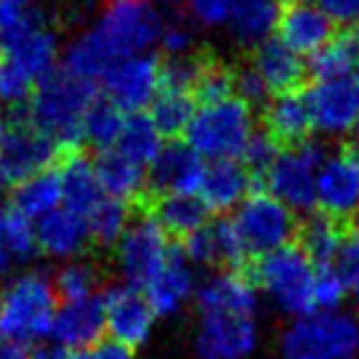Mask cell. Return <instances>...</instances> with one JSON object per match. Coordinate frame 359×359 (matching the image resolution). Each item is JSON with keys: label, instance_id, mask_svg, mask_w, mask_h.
I'll return each instance as SVG.
<instances>
[{"label": "cell", "instance_id": "6da1fadb", "mask_svg": "<svg viewBox=\"0 0 359 359\" xmlns=\"http://www.w3.org/2000/svg\"><path fill=\"white\" fill-rule=\"evenodd\" d=\"M165 15L155 0H104L89 25L67 45L65 69L96 81L116 60L150 52L160 40Z\"/></svg>", "mask_w": 359, "mask_h": 359}, {"label": "cell", "instance_id": "7a4b0ae2", "mask_svg": "<svg viewBox=\"0 0 359 359\" xmlns=\"http://www.w3.org/2000/svg\"><path fill=\"white\" fill-rule=\"evenodd\" d=\"M60 293L40 269H20L0 283V339L30 347L50 337Z\"/></svg>", "mask_w": 359, "mask_h": 359}, {"label": "cell", "instance_id": "3957f363", "mask_svg": "<svg viewBox=\"0 0 359 359\" xmlns=\"http://www.w3.org/2000/svg\"><path fill=\"white\" fill-rule=\"evenodd\" d=\"M94 99V81L81 79L62 67L37 81L27 99V118L57 145H74L81 140V121Z\"/></svg>", "mask_w": 359, "mask_h": 359}, {"label": "cell", "instance_id": "277c9868", "mask_svg": "<svg viewBox=\"0 0 359 359\" xmlns=\"http://www.w3.org/2000/svg\"><path fill=\"white\" fill-rule=\"evenodd\" d=\"M256 133L254 111L239 96L202 101L187 128V145L202 160H236Z\"/></svg>", "mask_w": 359, "mask_h": 359}, {"label": "cell", "instance_id": "5b68a950", "mask_svg": "<svg viewBox=\"0 0 359 359\" xmlns=\"http://www.w3.org/2000/svg\"><path fill=\"white\" fill-rule=\"evenodd\" d=\"M283 359H354L359 352V323L337 310H313L293 318L280 332Z\"/></svg>", "mask_w": 359, "mask_h": 359}, {"label": "cell", "instance_id": "8992f818", "mask_svg": "<svg viewBox=\"0 0 359 359\" xmlns=\"http://www.w3.org/2000/svg\"><path fill=\"white\" fill-rule=\"evenodd\" d=\"M315 278L318 269L298 244H285L259 256L254 271L256 290L285 315H305L315 310Z\"/></svg>", "mask_w": 359, "mask_h": 359}, {"label": "cell", "instance_id": "52a82bcc", "mask_svg": "<svg viewBox=\"0 0 359 359\" xmlns=\"http://www.w3.org/2000/svg\"><path fill=\"white\" fill-rule=\"evenodd\" d=\"M60 145L30 118L0 109V197L11 195L22 180L50 168Z\"/></svg>", "mask_w": 359, "mask_h": 359}, {"label": "cell", "instance_id": "ba28073f", "mask_svg": "<svg viewBox=\"0 0 359 359\" xmlns=\"http://www.w3.org/2000/svg\"><path fill=\"white\" fill-rule=\"evenodd\" d=\"M192 352L197 359H249L261 342L259 313L231 308L197 310Z\"/></svg>", "mask_w": 359, "mask_h": 359}, {"label": "cell", "instance_id": "9c48e42d", "mask_svg": "<svg viewBox=\"0 0 359 359\" xmlns=\"http://www.w3.org/2000/svg\"><path fill=\"white\" fill-rule=\"evenodd\" d=\"M229 222L246 256H264L269 251H276L290 244L293 236L298 234L295 212L269 192L249 195L234 210V217Z\"/></svg>", "mask_w": 359, "mask_h": 359}, {"label": "cell", "instance_id": "30bf717a", "mask_svg": "<svg viewBox=\"0 0 359 359\" xmlns=\"http://www.w3.org/2000/svg\"><path fill=\"white\" fill-rule=\"evenodd\" d=\"M325 158L323 145L300 143L278 150L264 172L266 190L293 212H310L318 205V168Z\"/></svg>", "mask_w": 359, "mask_h": 359}, {"label": "cell", "instance_id": "8fae6325", "mask_svg": "<svg viewBox=\"0 0 359 359\" xmlns=\"http://www.w3.org/2000/svg\"><path fill=\"white\" fill-rule=\"evenodd\" d=\"M106 99L123 114H140L163 86V67L150 52L116 60L101 76Z\"/></svg>", "mask_w": 359, "mask_h": 359}, {"label": "cell", "instance_id": "7c38bea8", "mask_svg": "<svg viewBox=\"0 0 359 359\" xmlns=\"http://www.w3.org/2000/svg\"><path fill=\"white\" fill-rule=\"evenodd\" d=\"M318 205L323 215L339 224L359 219V155L339 148L323 158L318 168Z\"/></svg>", "mask_w": 359, "mask_h": 359}, {"label": "cell", "instance_id": "4fadbf2b", "mask_svg": "<svg viewBox=\"0 0 359 359\" xmlns=\"http://www.w3.org/2000/svg\"><path fill=\"white\" fill-rule=\"evenodd\" d=\"M60 37L45 22V18L18 30L15 35L0 40V60L20 76L37 84L60 65Z\"/></svg>", "mask_w": 359, "mask_h": 359}, {"label": "cell", "instance_id": "5bb4252c", "mask_svg": "<svg viewBox=\"0 0 359 359\" xmlns=\"http://www.w3.org/2000/svg\"><path fill=\"white\" fill-rule=\"evenodd\" d=\"M114 246V261L128 283H145L158 271V266L172 254L168 244V231L158 224V219H148V217L128 222L126 231Z\"/></svg>", "mask_w": 359, "mask_h": 359}, {"label": "cell", "instance_id": "9a60e30c", "mask_svg": "<svg viewBox=\"0 0 359 359\" xmlns=\"http://www.w3.org/2000/svg\"><path fill=\"white\" fill-rule=\"evenodd\" d=\"M313 128L339 135L359 123V72L332 79H315L308 94Z\"/></svg>", "mask_w": 359, "mask_h": 359}, {"label": "cell", "instance_id": "2e32d148", "mask_svg": "<svg viewBox=\"0 0 359 359\" xmlns=\"http://www.w3.org/2000/svg\"><path fill=\"white\" fill-rule=\"evenodd\" d=\"M104 320L111 339L138 349L150 342L158 315L150 308L143 290H138L133 283H126L116 285L104 295Z\"/></svg>", "mask_w": 359, "mask_h": 359}, {"label": "cell", "instance_id": "e0dca14e", "mask_svg": "<svg viewBox=\"0 0 359 359\" xmlns=\"http://www.w3.org/2000/svg\"><path fill=\"white\" fill-rule=\"evenodd\" d=\"M197 273L185 254H170L143 283V295L158 318H175L195 300Z\"/></svg>", "mask_w": 359, "mask_h": 359}, {"label": "cell", "instance_id": "ac0fdd59", "mask_svg": "<svg viewBox=\"0 0 359 359\" xmlns=\"http://www.w3.org/2000/svg\"><path fill=\"white\" fill-rule=\"evenodd\" d=\"M104 332V298L89 295V298L62 300V305L57 308L50 337L55 339V344L60 349L84 352L91 344L99 342Z\"/></svg>", "mask_w": 359, "mask_h": 359}, {"label": "cell", "instance_id": "d6986e66", "mask_svg": "<svg viewBox=\"0 0 359 359\" xmlns=\"http://www.w3.org/2000/svg\"><path fill=\"white\" fill-rule=\"evenodd\" d=\"M278 35L280 42L303 57L315 55L337 35V30L323 8L313 6L310 0H290L288 6L280 8Z\"/></svg>", "mask_w": 359, "mask_h": 359}, {"label": "cell", "instance_id": "ffe728a7", "mask_svg": "<svg viewBox=\"0 0 359 359\" xmlns=\"http://www.w3.org/2000/svg\"><path fill=\"white\" fill-rule=\"evenodd\" d=\"M205 172V160L187 143L163 145L148 165V182L163 195H197Z\"/></svg>", "mask_w": 359, "mask_h": 359}, {"label": "cell", "instance_id": "44dd1931", "mask_svg": "<svg viewBox=\"0 0 359 359\" xmlns=\"http://www.w3.org/2000/svg\"><path fill=\"white\" fill-rule=\"evenodd\" d=\"M35 239L37 251H42L52 261H62V264L79 259L86 251V244L91 241L84 215L65 205L37 219Z\"/></svg>", "mask_w": 359, "mask_h": 359}, {"label": "cell", "instance_id": "7402d4cb", "mask_svg": "<svg viewBox=\"0 0 359 359\" xmlns=\"http://www.w3.org/2000/svg\"><path fill=\"white\" fill-rule=\"evenodd\" d=\"M251 172L239 160H212L205 165L197 197L207 212H231L249 197Z\"/></svg>", "mask_w": 359, "mask_h": 359}, {"label": "cell", "instance_id": "603a6c76", "mask_svg": "<svg viewBox=\"0 0 359 359\" xmlns=\"http://www.w3.org/2000/svg\"><path fill=\"white\" fill-rule=\"evenodd\" d=\"M249 67L259 74V79L264 81L271 94L298 89L305 72H308L303 57L290 50L285 42H280L278 37H271V40L261 42L259 47H254V57H251Z\"/></svg>", "mask_w": 359, "mask_h": 359}, {"label": "cell", "instance_id": "cb8c5ba5", "mask_svg": "<svg viewBox=\"0 0 359 359\" xmlns=\"http://www.w3.org/2000/svg\"><path fill=\"white\" fill-rule=\"evenodd\" d=\"M182 254L192 266H236L246 259L231 222H205L200 229L185 236Z\"/></svg>", "mask_w": 359, "mask_h": 359}, {"label": "cell", "instance_id": "d4e9b609", "mask_svg": "<svg viewBox=\"0 0 359 359\" xmlns=\"http://www.w3.org/2000/svg\"><path fill=\"white\" fill-rule=\"evenodd\" d=\"M266 133L278 145H300L313 130L308 96L298 89L276 94L266 106Z\"/></svg>", "mask_w": 359, "mask_h": 359}, {"label": "cell", "instance_id": "484cf974", "mask_svg": "<svg viewBox=\"0 0 359 359\" xmlns=\"http://www.w3.org/2000/svg\"><path fill=\"white\" fill-rule=\"evenodd\" d=\"M197 310L202 308H231V310H249L259 313V290L254 280L236 271H219L197 283L195 293Z\"/></svg>", "mask_w": 359, "mask_h": 359}, {"label": "cell", "instance_id": "4316f807", "mask_svg": "<svg viewBox=\"0 0 359 359\" xmlns=\"http://www.w3.org/2000/svg\"><path fill=\"white\" fill-rule=\"evenodd\" d=\"M280 0H236L226 22L229 35L241 47H259L278 30Z\"/></svg>", "mask_w": 359, "mask_h": 359}, {"label": "cell", "instance_id": "83f0119b", "mask_svg": "<svg viewBox=\"0 0 359 359\" xmlns=\"http://www.w3.org/2000/svg\"><path fill=\"white\" fill-rule=\"evenodd\" d=\"M37 254L35 226L18 210L0 207V283Z\"/></svg>", "mask_w": 359, "mask_h": 359}, {"label": "cell", "instance_id": "f1b7e54d", "mask_svg": "<svg viewBox=\"0 0 359 359\" xmlns=\"http://www.w3.org/2000/svg\"><path fill=\"white\" fill-rule=\"evenodd\" d=\"M94 170L104 195L116 197L121 202L138 197L145 190V185H148V168L126 158L116 148L101 150L99 160L94 163Z\"/></svg>", "mask_w": 359, "mask_h": 359}, {"label": "cell", "instance_id": "f546056e", "mask_svg": "<svg viewBox=\"0 0 359 359\" xmlns=\"http://www.w3.org/2000/svg\"><path fill=\"white\" fill-rule=\"evenodd\" d=\"M13 202L22 217L27 219H42L45 215L55 212L57 207L65 205V195H62V180L60 170L45 168L40 172L30 175L13 190Z\"/></svg>", "mask_w": 359, "mask_h": 359}, {"label": "cell", "instance_id": "4dcf8cb0", "mask_svg": "<svg viewBox=\"0 0 359 359\" xmlns=\"http://www.w3.org/2000/svg\"><path fill=\"white\" fill-rule=\"evenodd\" d=\"M148 109H150V121H153L155 128L163 135L187 133L192 116L197 111L195 91L182 89V86L163 84Z\"/></svg>", "mask_w": 359, "mask_h": 359}, {"label": "cell", "instance_id": "1f68e13d", "mask_svg": "<svg viewBox=\"0 0 359 359\" xmlns=\"http://www.w3.org/2000/svg\"><path fill=\"white\" fill-rule=\"evenodd\" d=\"M60 180H62V195H65V207L79 212V215H86L104 197L99 177H96L94 163H89L81 155H74V158L62 163Z\"/></svg>", "mask_w": 359, "mask_h": 359}, {"label": "cell", "instance_id": "d6a6232c", "mask_svg": "<svg viewBox=\"0 0 359 359\" xmlns=\"http://www.w3.org/2000/svg\"><path fill=\"white\" fill-rule=\"evenodd\" d=\"M308 72L315 79H332L359 72V40L352 32H337L325 47L310 55Z\"/></svg>", "mask_w": 359, "mask_h": 359}, {"label": "cell", "instance_id": "836d02e7", "mask_svg": "<svg viewBox=\"0 0 359 359\" xmlns=\"http://www.w3.org/2000/svg\"><path fill=\"white\" fill-rule=\"evenodd\" d=\"M114 148L118 150V153H123L126 158L135 160V163H140L143 168H148L155 160V155L163 150V133L155 128L150 116L133 114L126 118L123 130H121Z\"/></svg>", "mask_w": 359, "mask_h": 359}, {"label": "cell", "instance_id": "e575fe53", "mask_svg": "<svg viewBox=\"0 0 359 359\" xmlns=\"http://www.w3.org/2000/svg\"><path fill=\"white\" fill-rule=\"evenodd\" d=\"M155 219L168 234L190 236L207 222V207L197 195H163Z\"/></svg>", "mask_w": 359, "mask_h": 359}, {"label": "cell", "instance_id": "d590c367", "mask_svg": "<svg viewBox=\"0 0 359 359\" xmlns=\"http://www.w3.org/2000/svg\"><path fill=\"white\" fill-rule=\"evenodd\" d=\"M339 222L330 219L327 215H315L300 226V249L305 251L310 261H313L315 269H327L332 264L334 254H337V246L342 241L344 231L339 229Z\"/></svg>", "mask_w": 359, "mask_h": 359}, {"label": "cell", "instance_id": "8d00e7d4", "mask_svg": "<svg viewBox=\"0 0 359 359\" xmlns=\"http://www.w3.org/2000/svg\"><path fill=\"white\" fill-rule=\"evenodd\" d=\"M123 123H126L123 111L116 109L109 99L104 101L94 99V104L89 106L84 121H81V140H86V143H91L99 150H109L118 140Z\"/></svg>", "mask_w": 359, "mask_h": 359}, {"label": "cell", "instance_id": "74e56055", "mask_svg": "<svg viewBox=\"0 0 359 359\" xmlns=\"http://www.w3.org/2000/svg\"><path fill=\"white\" fill-rule=\"evenodd\" d=\"M86 229H89V239L99 241L104 246H114L118 236L126 231L130 222L128 207L126 202L116 200V197L104 195L89 212L84 215Z\"/></svg>", "mask_w": 359, "mask_h": 359}, {"label": "cell", "instance_id": "f35d334b", "mask_svg": "<svg viewBox=\"0 0 359 359\" xmlns=\"http://www.w3.org/2000/svg\"><path fill=\"white\" fill-rule=\"evenodd\" d=\"M99 280L101 276L94 266L81 259H74V261H67L60 269V273L55 276V288L62 300L89 298V295H96Z\"/></svg>", "mask_w": 359, "mask_h": 359}, {"label": "cell", "instance_id": "ab89813d", "mask_svg": "<svg viewBox=\"0 0 359 359\" xmlns=\"http://www.w3.org/2000/svg\"><path fill=\"white\" fill-rule=\"evenodd\" d=\"M236 0H182L185 18L200 30H219L226 27Z\"/></svg>", "mask_w": 359, "mask_h": 359}, {"label": "cell", "instance_id": "60d3db41", "mask_svg": "<svg viewBox=\"0 0 359 359\" xmlns=\"http://www.w3.org/2000/svg\"><path fill=\"white\" fill-rule=\"evenodd\" d=\"M42 13L35 0H0V40L40 20Z\"/></svg>", "mask_w": 359, "mask_h": 359}, {"label": "cell", "instance_id": "b9f144b4", "mask_svg": "<svg viewBox=\"0 0 359 359\" xmlns=\"http://www.w3.org/2000/svg\"><path fill=\"white\" fill-rule=\"evenodd\" d=\"M330 269L344 280L347 288H357L359 285V231L352 234H342V241L337 246Z\"/></svg>", "mask_w": 359, "mask_h": 359}, {"label": "cell", "instance_id": "7bdbcfd3", "mask_svg": "<svg viewBox=\"0 0 359 359\" xmlns=\"http://www.w3.org/2000/svg\"><path fill=\"white\" fill-rule=\"evenodd\" d=\"M197 27L192 25L190 20H168L165 18V25H163V32H160V40L158 45L168 52L170 57H187L195 47V35Z\"/></svg>", "mask_w": 359, "mask_h": 359}, {"label": "cell", "instance_id": "ee69618b", "mask_svg": "<svg viewBox=\"0 0 359 359\" xmlns=\"http://www.w3.org/2000/svg\"><path fill=\"white\" fill-rule=\"evenodd\" d=\"M234 81H236V76L231 74L226 67H219V65L205 67L202 65V72H200V79H197V84H195V91L202 101L226 99V96H231V91H234Z\"/></svg>", "mask_w": 359, "mask_h": 359}, {"label": "cell", "instance_id": "f6af8a7d", "mask_svg": "<svg viewBox=\"0 0 359 359\" xmlns=\"http://www.w3.org/2000/svg\"><path fill=\"white\" fill-rule=\"evenodd\" d=\"M347 295L344 280L332 269H318L315 278V310H337Z\"/></svg>", "mask_w": 359, "mask_h": 359}, {"label": "cell", "instance_id": "bcb514c9", "mask_svg": "<svg viewBox=\"0 0 359 359\" xmlns=\"http://www.w3.org/2000/svg\"><path fill=\"white\" fill-rule=\"evenodd\" d=\"M278 150H280L278 143H276L269 133H259V130H256V133L251 135L249 143H246L241 158H244V165L249 172L264 175L266 170H269V165L273 163L276 155H278Z\"/></svg>", "mask_w": 359, "mask_h": 359}, {"label": "cell", "instance_id": "7dc6e473", "mask_svg": "<svg viewBox=\"0 0 359 359\" xmlns=\"http://www.w3.org/2000/svg\"><path fill=\"white\" fill-rule=\"evenodd\" d=\"M202 65L192 55L187 57H170V62L163 67V84L170 86H182V89H192L200 79Z\"/></svg>", "mask_w": 359, "mask_h": 359}, {"label": "cell", "instance_id": "c3c4849f", "mask_svg": "<svg viewBox=\"0 0 359 359\" xmlns=\"http://www.w3.org/2000/svg\"><path fill=\"white\" fill-rule=\"evenodd\" d=\"M234 89H236V96H239V99H244L246 104H264V101L269 99V94H271V91L266 89L264 81L259 79V74H256L251 67L236 74Z\"/></svg>", "mask_w": 359, "mask_h": 359}, {"label": "cell", "instance_id": "681fc988", "mask_svg": "<svg viewBox=\"0 0 359 359\" xmlns=\"http://www.w3.org/2000/svg\"><path fill=\"white\" fill-rule=\"evenodd\" d=\"M320 8L334 25H352L359 20V0H320Z\"/></svg>", "mask_w": 359, "mask_h": 359}, {"label": "cell", "instance_id": "f907efd6", "mask_svg": "<svg viewBox=\"0 0 359 359\" xmlns=\"http://www.w3.org/2000/svg\"><path fill=\"white\" fill-rule=\"evenodd\" d=\"M81 359H135V354L133 349L116 342V339H99L89 349H84Z\"/></svg>", "mask_w": 359, "mask_h": 359}, {"label": "cell", "instance_id": "816d5d0a", "mask_svg": "<svg viewBox=\"0 0 359 359\" xmlns=\"http://www.w3.org/2000/svg\"><path fill=\"white\" fill-rule=\"evenodd\" d=\"M0 359H32V357L27 354L25 347H20V344L0 342Z\"/></svg>", "mask_w": 359, "mask_h": 359}, {"label": "cell", "instance_id": "f5cc1de1", "mask_svg": "<svg viewBox=\"0 0 359 359\" xmlns=\"http://www.w3.org/2000/svg\"><path fill=\"white\" fill-rule=\"evenodd\" d=\"M37 359H74L72 357V352H67V349H47V352H42Z\"/></svg>", "mask_w": 359, "mask_h": 359}, {"label": "cell", "instance_id": "db71d44e", "mask_svg": "<svg viewBox=\"0 0 359 359\" xmlns=\"http://www.w3.org/2000/svg\"><path fill=\"white\" fill-rule=\"evenodd\" d=\"M352 150L359 155V123L354 126V140H352Z\"/></svg>", "mask_w": 359, "mask_h": 359}, {"label": "cell", "instance_id": "11a10c76", "mask_svg": "<svg viewBox=\"0 0 359 359\" xmlns=\"http://www.w3.org/2000/svg\"><path fill=\"white\" fill-rule=\"evenodd\" d=\"M160 3H165V6H177V3H182V0H160Z\"/></svg>", "mask_w": 359, "mask_h": 359}, {"label": "cell", "instance_id": "9f6ffc18", "mask_svg": "<svg viewBox=\"0 0 359 359\" xmlns=\"http://www.w3.org/2000/svg\"><path fill=\"white\" fill-rule=\"evenodd\" d=\"M354 298H357V303H359V285L354 288Z\"/></svg>", "mask_w": 359, "mask_h": 359}, {"label": "cell", "instance_id": "6f0895ef", "mask_svg": "<svg viewBox=\"0 0 359 359\" xmlns=\"http://www.w3.org/2000/svg\"><path fill=\"white\" fill-rule=\"evenodd\" d=\"M357 40H359V32H357Z\"/></svg>", "mask_w": 359, "mask_h": 359}]
</instances>
